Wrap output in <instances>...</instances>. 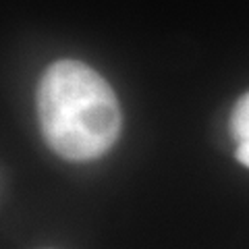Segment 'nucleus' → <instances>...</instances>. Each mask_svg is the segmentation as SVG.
<instances>
[{
	"label": "nucleus",
	"mask_w": 249,
	"mask_h": 249,
	"mask_svg": "<svg viewBox=\"0 0 249 249\" xmlns=\"http://www.w3.org/2000/svg\"><path fill=\"white\" fill-rule=\"evenodd\" d=\"M37 121L44 142L69 162H89L112 150L123 129L114 89L81 60L62 58L37 83Z\"/></svg>",
	"instance_id": "obj_1"
},
{
	"label": "nucleus",
	"mask_w": 249,
	"mask_h": 249,
	"mask_svg": "<svg viewBox=\"0 0 249 249\" xmlns=\"http://www.w3.org/2000/svg\"><path fill=\"white\" fill-rule=\"evenodd\" d=\"M231 135L235 139L237 160L249 168V91L237 100L231 112Z\"/></svg>",
	"instance_id": "obj_2"
}]
</instances>
